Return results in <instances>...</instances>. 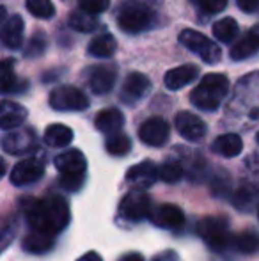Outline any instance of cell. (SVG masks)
<instances>
[{
    "label": "cell",
    "instance_id": "obj_1",
    "mask_svg": "<svg viewBox=\"0 0 259 261\" xmlns=\"http://www.w3.org/2000/svg\"><path fill=\"white\" fill-rule=\"evenodd\" d=\"M25 219L31 231L55 237L69 224V204L57 194H50L41 199H31L25 208Z\"/></svg>",
    "mask_w": 259,
    "mask_h": 261
},
{
    "label": "cell",
    "instance_id": "obj_2",
    "mask_svg": "<svg viewBox=\"0 0 259 261\" xmlns=\"http://www.w3.org/2000/svg\"><path fill=\"white\" fill-rule=\"evenodd\" d=\"M229 91V80L225 75L220 73H210L203 76L199 86L190 93V101L197 109L213 112L220 107L222 100L227 96Z\"/></svg>",
    "mask_w": 259,
    "mask_h": 261
},
{
    "label": "cell",
    "instance_id": "obj_3",
    "mask_svg": "<svg viewBox=\"0 0 259 261\" xmlns=\"http://www.w3.org/2000/svg\"><path fill=\"white\" fill-rule=\"evenodd\" d=\"M55 169L61 172V187L68 192H76L83 185V174L87 171V160L80 149H69L53 160Z\"/></svg>",
    "mask_w": 259,
    "mask_h": 261
},
{
    "label": "cell",
    "instance_id": "obj_4",
    "mask_svg": "<svg viewBox=\"0 0 259 261\" xmlns=\"http://www.w3.org/2000/svg\"><path fill=\"white\" fill-rule=\"evenodd\" d=\"M118 25L126 34L144 32L155 23V13L138 0H125L118 9Z\"/></svg>",
    "mask_w": 259,
    "mask_h": 261
},
{
    "label": "cell",
    "instance_id": "obj_5",
    "mask_svg": "<svg viewBox=\"0 0 259 261\" xmlns=\"http://www.w3.org/2000/svg\"><path fill=\"white\" fill-rule=\"evenodd\" d=\"M197 233L204 240V244L213 251H224L231 244L229 220L225 217H204L197 226Z\"/></svg>",
    "mask_w": 259,
    "mask_h": 261
},
{
    "label": "cell",
    "instance_id": "obj_6",
    "mask_svg": "<svg viewBox=\"0 0 259 261\" xmlns=\"http://www.w3.org/2000/svg\"><path fill=\"white\" fill-rule=\"evenodd\" d=\"M180 43L185 45V48H188L192 54L199 55L206 64H217L222 57L220 46L215 45L210 38H206V36L194 31V29H185V31H181Z\"/></svg>",
    "mask_w": 259,
    "mask_h": 261
},
{
    "label": "cell",
    "instance_id": "obj_7",
    "mask_svg": "<svg viewBox=\"0 0 259 261\" xmlns=\"http://www.w3.org/2000/svg\"><path fill=\"white\" fill-rule=\"evenodd\" d=\"M50 107L53 110H61V112H78V110H85L89 107V100L87 96L73 86H61L50 93Z\"/></svg>",
    "mask_w": 259,
    "mask_h": 261
},
{
    "label": "cell",
    "instance_id": "obj_8",
    "mask_svg": "<svg viewBox=\"0 0 259 261\" xmlns=\"http://www.w3.org/2000/svg\"><path fill=\"white\" fill-rule=\"evenodd\" d=\"M151 197L144 192V190L133 189L131 192L126 194L119 203V215L126 220H142L151 217Z\"/></svg>",
    "mask_w": 259,
    "mask_h": 261
},
{
    "label": "cell",
    "instance_id": "obj_9",
    "mask_svg": "<svg viewBox=\"0 0 259 261\" xmlns=\"http://www.w3.org/2000/svg\"><path fill=\"white\" fill-rule=\"evenodd\" d=\"M85 79L94 94H107L114 87L118 79V68L112 64L91 66L85 71Z\"/></svg>",
    "mask_w": 259,
    "mask_h": 261
},
{
    "label": "cell",
    "instance_id": "obj_10",
    "mask_svg": "<svg viewBox=\"0 0 259 261\" xmlns=\"http://www.w3.org/2000/svg\"><path fill=\"white\" fill-rule=\"evenodd\" d=\"M43 174H45V162L39 158H25L13 167L11 183L14 187H27L41 179Z\"/></svg>",
    "mask_w": 259,
    "mask_h": 261
},
{
    "label": "cell",
    "instance_id": "obj_11",
    "mask_svg": "<svg viewBox=\"0 0 259 261\" xmlns=\"http://www.w3.org/2000/svg\"><path fill=\"white\" fill-rule=\"evenodd\" d=\"M169 123H167L163 117H149L148 121L142 123V126L138 128V139H140L144 144L153 146V148H158L163 146L169 139Z\"/></svg>",
    "mask_w": 259,
    "mask_h": 261
},
{
    "label": "cell",
    "instance_id": "obj_12",
    "mask_svg": "<svg viewBox=\"0 0 259 261\" xmlns=\"http://www.w3.org/2000/svg\"><path fill=\"white\" fill-rule=\"evenodd\" d=\"M158 178H160V167H156V164L151 160L140 162V164L133 165V167L126 172V181H128L133 189H138V190L151 189Z\"/></svg>",
    "mask_w": 259,
    "mask_h": 261
},
{
    "label": "cell",
    "instance_id": "obj_13",
    "mask_svg": "<svg viewBox=\"0 0 259 261\" xmlns=\"http://www.w3.org/2000/svg\"><path fill=\"white\" fill-rule=\"evenodd\" d=\"M174 126H176L178 134H180L181 137L190 142H199L200 139L206 135V130H208L204 121L200 119L199 116H195V114H192V112H187V110L178 112L176 119H174Z\"/></svg>",
    "mask_w": 259,
    "mask_h": 261
},
{
    "label": "cell",
    "instance_id": "obj_14",
    "mask_svg": "<svg viewBox=\"0 0 259 261\" xmlns=\"http://www.w3.org/2000/svg\"><path fill=\"white\" fill-rule=\"evenodd\" d=\"M2 148L9 155H23L36 148V134L31 128L13 130L4 137Z\"/></svg>",
    "mask_w": 259,
    "mask_h": 261
},
{
    "label": "cell",
    "instance_id": "obj_15",
    "mask_svg": "<svg viewBox=\"0 0 259 261\" xmlns=\"http://www.w3.org/2000/svg\"><path fill=\"white\" fill-rule=\"evenodd\" d=\"M151 222L162 229L178 231L185 226V213L176 204H160L151 212Z\"/></svg>",
    "mask_w": 259,
    "mask_h": 261
},
{
    "label": "cell",
    "instance_id": "obj_16",
    "mask_svg": "<svg viewBox=\"0 0 259 261\" xmlns=\"http://www.w3.org/2000/svg\"><path fill=\"white\" fill-rule=\"evenodd\" d=\"M149 89H151V82H149L148 76L137 71L130 73V75L126 76L125 84H123L121 100L125 101V103L133 105V103H137L138 100H142V98L149 93Z\"/></svg>",
    "mask_w": 259,
    "mask_h": 261
},
{
    "label": "cell",
    "instance_id": "obj_17",
    "mask_svg": "<svg viewBox=\"0 0 259 261\" xmlns=\"http://www.w3.org/2000/svg\"><path fill=\"white\" fill-rule=\"evenodd\" d=\"M199 76V68L194 64H183L178 66V68H172L165 73L163 76V84H165L167 89L170 91H178L181 87L188 86Z\"/></svg>",
    "mask_w": 259,
    "mask_h": 261
},
{
    "label": "cell",
    "instance_id": "obj_18",
    "mask_svg": "<svg viewBox=\"0 0 259 261\" xmlns=\"http://www.w3.org/2000/svg\"><path fill=\"white\" fill-rule=\"evenodd\" d=\"M23 20L20 14H13L9 16L2 25V43L6 48L18 50L23 45Z\"/></svg>",
    "mask_w": 259,
    "mask_h": 261
},
{
    "label": "cell",
    "instance_id": "obj_19",
    "mask_svg": "<svg viewBox=\"0 0 259 261\" xmlns=\"http://www.w3.org/2000/svg\"><path fill=\"white\" fill-rule=\"evenodd\" d=\"M27 116L28 114L25 107H21L16 101L4 100L2 109H0V126H2V130H14L25 123Z\"/></svg>",
    "mask_w": 259,
    "mask_h": 261
},
{
    "label": "cell",
    "instance_id": "obj_20",
    "mask_svg": "<svg viewBox=\"0 0 259 261\" xmlns=\"http://www.w3.org/2000/svg\"><path fill=\"white\" fill-rule=\"evenodd\" d=\"M259 50V29L245 32L231 48L233 61H245Z\"/></svg>",
    "mask_w": 259,
    "mask_h": 261
},
{
    "label": "cell",
    "instance_id": "obj_21",
    "mask_svg": "<svg viewBox=\"0 0 259 261\" xmlns=\"http://www.w3.org/2000/svg\"><path fill=\"white\" fill-rule=\"evenodd\" d=\"M94 124H96V128L100 132L110 135L123 128V124H125V116H123V112L118 109H105L96 114Z\"/></svg>",
    "mask_w": 259,
    "mask_h": 261
},
{
    "label": "cell",
    "instance_id": "obj_22",
    "mask_svg": "<svg viewBox=\"0 0 259 261\" xmlns=\"http://www.w3.org/2000/svg\"><path fill=\"white\" fill-rule=\"evenodd\" d=\"M211 149H213L217 155L225 156V158H233L238 156L243 149V141L240 135L236 134H224L220 137H217L211 144Z\"/></svg>",
    "mask_w": 259,
    "mask_h": 261
},
{
    "label": "cell",
    "instance_id": "obj_23",
    "mask_svg": "<svg viewBox=\"0 0 259 261\" xmlns=\"http://www.w3.org/2000/svg\"><path fill=\"white\" fill-rule=\"evenodd\" d=\"M73 141V130L66 124H50L45 130V142L52 148H64L71 144Z\"/></svg>",
    "mask_w": 259,
    "mask_h": 261
},
{
    "label": "cell",
    "instance_id": "obj_24",
    "mask_svg": "<svg viewBox=\"0 0 259 261\" xmlns=\"http://www.w3.org/2000/svg\"><path fill=\"white\" fill-rule=\"evenodd\" d=\"M21 247L27 252H32V254H43V252H48L53 247V237L38 233V231H31L21 242Z\"/></svg>",
    "mask_w": 259,
    "mask_h": 261
},
{
    "label": "cell",
    "instance_id": "obj_25",
    "mask_svg": "<svg viewBox=\"0 0 259 261\" xmlns=\"http://www.w3.org/2000/svg\"><path fill=\"white\" fill-rule=\"evenodd\" d=\"M89 54L93 57H100V59H105V57H110L114 55V52L118 50V41L112 34H100L89 43Z\"/></svg>",
    "mask_w": 259,
    "mask_h": 261
},
{
    "label": "cell",
    "instance_id": "obj_26",
    "mask_svg": "<svg viewBox=\"0 0 259 261\" xmlns=\"http://www.w3.org/2000/svg\"><path fill=\"white\" fill-rule=\"evenodd\" d=\"M69 25L78 32H93L98 29V20L94 18L93 13L85 9H76L69 14Z\"/></svg>",
    "mask_w": 259,
    "mask_h": 261
},
{
    "label": "cell",
    "instance_id": "obj_27",
    "mask_svg": "<svg viewBox=\"0 0 259 261\" xmlns=\"http://www.w3.org/2000/svg\"><path fill=\"white\" fill-rule=\"evenodd\" d=\"M2 91L4 93H23L27 82L25 80H18L13 71V62L4 61L2 64Z\"/></svg>",
    "mask_w": 259,
    "mask_h": 261
},
{
    "label": "cell",
    "instance_id": "obj_28",
    "mask_svg": "<svg viewBox=\"0 0 259 261\" xmlns=\"http://www.w3.org/2000/svg\"><path fill=\"white\" fill-rule=\"evenodd\" d=\"M238 34V23L235 18H222L213 23V36L222 43H231Z\"/></svg>",
    "mask_w": 259,
    "mask_h": 261
},
{
    "label": "cell",
    "instance_id": "obj_29",
    "mask_svg": "<svg viewBox=\"0 0 259 261\" xmlns=\"http://www.w3.org/2000/svg\"><path fill=\"white\" fill-rule=\"evenodd\" d=\"M105 148L110 155L114 156H125L126 153L131 149V141L128 135L121 134V132H116V134H110L105 141Z\"/></svg>",
    "mask_w": 259,
    "mask_h": 261
},
{
    "label": "cell",
    "instance_id": "obj_30",
    "mask_svg": "<svg viewBox=\"0 0 259 261\" xmlns=\"http://www.w3.org/2000/svg\"><path fill=\"white\" fill-rule=\"evenodd\" d=\"M233 245L243 254H252V252L259 251V234L254 231H243V233L236 234Z\"/></svg>",
    "mask_w": 259,
    "mask_h": 261
},
{
    "label": "cell",
    "instance_id": "obj_31",
    "mask_svg": "<svg viewBox=\"0 0 259 261\" xmlns=\"http://www.w3.org/2000/svg\"><path fill=\"white\" fill-rule=\"evenodd\" d=\"M25 6L28 13L43 20H50L55 14V6L52 4V0H25Z\"/></svg>",
    "mask_w": 259,
    "mask_h": 261
},
{
    "label": "cell",
    "instance_id": "obj_32",
    "mask_svg": "<svg viewBox=\"0 0 259 261\" xmlns=\"http://www.w3.org/2000/svg\"><path fill=\"white\" fill-rule=\"evenodd\" d=\"M183 176V167L180 162L176 160H167L160 165V179L165 183H176Z\"/></svg>",
    "mask_w": 259,
    "mask_h": 261
},
{
    "label": "cell",
    "instance_id": "obj_33",
    "mask_svg": "<svg viewBox=\"0 0 259 261\" xmlns=\"http://www.w3.org/2000/svg\"><path fill=\"white\" fill-rule=\"evenodd\" d=\"M46 50V36L43 32H36L31 39H28V45L25 46L23 55L27 59H36Z\"/></svg>",
    "mask_w": 259,
    "mask_h": 261
},
{
    "label": "cell",
    "instance_id": "obj_34",
    "mask_svg": "<svg viewBox=\"0 0 259 261\" xmlns=\"http://www.w3.org/2000/svg\"><path fill=\"white\" fill-rule=\"evenodd\" d=\"M190 2L204 14H217L227 6V0H190Z\"/></svg>",
    "mask_w": 259,
    "mask_h": 261
},
{
    "label": "cell",
    "instance_id": "obj_35",
    "mask_svg": "<svg viewBox=\"0 0 259 261\" xmlns=\"http://www.w3.org/2000/svg\"><path fill=\"white\" fill-rule=\"evenodd\" d=\"M80 7L93 14H100L110 6V0H78Z\"/></svg>",
    "mask_w": 259,
    "mask_h": 261
},
{
    "label": "cell",
    "instance_id": "obj_36",
    "mask_svg": "<svg viewBox=\"0 0 259 261\" xmlns=\"http://www.w3.org/2000/svg\"><path fill=\"white\" fill-rule=\"evenodd\" d=\"M236 4L243 13H254L259 7V0H236Z\"/></svg>",
    "mask_w": 259,
    "mask_h": 261
},
{
    "label": "cell",
    "instance_id": "obj_37",
    "mask_svg": "<svg viewBox=\"0 0 259 261\" xmlns=\"http://www.w3.org/2000/svg\"><path fill=\"white\" fill-rule=\"evenodd\" d=\"M76 261H103V259H101V256L98 254V252L89 251V252H85V254H83L82 258H78Z\"/></svg>",
    "mask_w": 259,
    "mask_h": 261
},
{
    "label": "cell",
    "instance_id": "obj_38",
    "mask_svg": "<svg viewBox=\"0 0 259 261\" xmlns=\"http://www.w3.org/2000/svg\"><path fill=\"white\" fill-rule=\"evenodd\" d=\"M119 261H144V258H142V254H138V252H128V254L121 256Z\"/></svg>",
    "mask_w": 259,
    "mask_h": 261
},
{
    "label": "cell",
    "instance_id": "obj_39",
    "mask_svg": "<svg viewBox=\"0 0 259 261\" xmlns=\"http://www.w3.org/2000/svg\"><path fill=\"white\" fill-rule=\"evenodd\" d=\"M153 261H178V258H176V254H174V252H163V254L156 256Z\"/></svg>",
    "mask_w": 259,
    "mask_h": 261
},
{
    "label": "cell",
    "instance_id": "obj_40",
    "mask_svg": "<svg viewBox=\"0 0 259 261\" xmlns=\"http://www.w3.org/2000/svg\"><path fill=\"white\" fill-rule=\"evenodd\" d=\"M256 139H257V144H259V134H257V137H256Z\"/></svg>",
    "mask_w": 259,
    "mask_h": 261
},
{
    "label": "cell",
    "instance_id": "obj_41",
    "mask_svg": "<svg viewBox=\"0 0 259 261\" xmlns=\"http://www.w3.org/2000/svg\"><path fill=\"white\" fill-rule=\"evenodd\" d=\"M257 217H259V206H257Z\"/></svg>",
    "mask_w": 259,
    "mask_h": 261
}]
</instances>
